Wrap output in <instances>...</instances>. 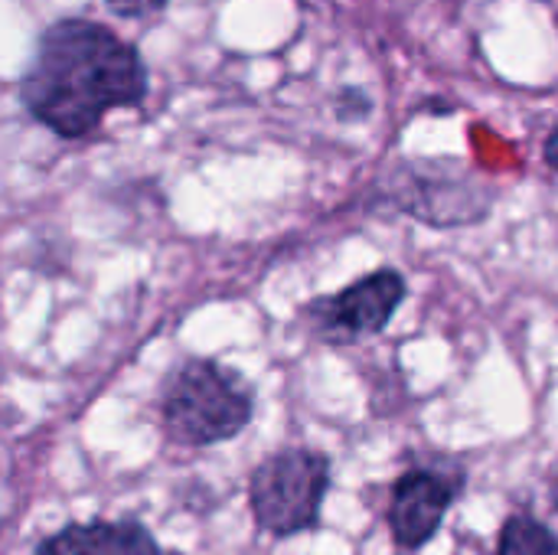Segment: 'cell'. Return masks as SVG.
Instances as JSON below:
<instances>
[{"label":"cell","instance_id":"obj_1","mask_svg":"<svg viewBox=\"0 0 558 555\" xmlns=\"http://www.w3.org/2000/svg\"><path fill=\"white\" fill-rule=\"evenodd\" d=\"M147 85V65L131 43L101 23L65 16L39 33L20 101L52 134L78 141L98 131L108 111L137 108Z\"/></svg>","mask_w":558,"mask_h":555},{"label":"cell","instance_id":"obj_2","mask_svg":"<svg viewBox=\"0 0 558 555\" xmlns=\"http://www.w3.org/2000/svg\"><path fill=\"white\" fill-rule=\"evenodd\" d=\"M157 409L173 445L213 448L252 425L255 389L219 360L186 357L163 376Z\"/></svg>","mask_w":558,"mask_h":555},{"label":"cell","instance_id":"obj_3","mask_svg":"<svg viewBox=\"0 0 558 555\" xmlns=\"http://www.w3.org/2000/svg\"><path fill=\"white\" fill-rule=\"evenodd\" d=\"M333 464L314 448H278L248 478V507L268 536L288 540L320 527Z\"/></svg>","mask_w":558,"mask_h":555},{"label":"cell","instance_id":"obj_4","mask_svg":"<svg viewBox=\"0 0 558 555\" xmlns=\"http://www.w3.org/2000/svg\"><path fill=\"white\" fill-rule=\"evenodd\" d=\"M383 196L392 209L432 229L481 222L494 206V186L458 160H405L389 170Z\"/></svg>","mask_w":558,"mask_h":555},{"label":"cell","instance_id":"obj_5","mask_svg":"<svg viewBox=\"0 0 558 555\" xmlns=\"http://www.w3.org/2000/svg\"><path fill=\"white\" fill-rule=\"evenodd\" d=\"M409 298V281L399 268L383 265L333 294H320L301 307L311 334L330 347H350L383 334Z\"/></svg>","mask_w":558,"mask_h":555},{"label":"cell","instance_id":"obj_6","mask_svg":"<svg viewBox=\"0 0 558 555\" xmlns=\"http://www.w3.org/2000/svg\"><path fill=\"white\" fill-rule=\"evenodd\" d=\"M468 487V474L461 468L438 464H415L402 471L389 491L386 523L399 553L425 550L445 527L448 514L461 500Z\"/></svg>","mask_w":558,"mask_h":555},{"label":"cell","instance_id":"obj_7","mask_svg":"<svg viewBox=\"0 0 558 555\" xmlns=\"http://www.w3.org/2000/svg\"><path fill=\"white\" fill-rule=\"evenodd\" d=\"M163 553L157 536L131 517L105 520L92 517L82 523H65L59 533L46 536L33 555H157Z\"/></svg>","mask_w":558,"mask_h":555},{"label":"cell","instance_id":"obj_8","mask_svg":"<svg viewBox=\"0 0 558 555\" xmlns=\"http://www.w3.org/2000/svg\"><path fill=\"white\" fill-rule=\"evenodd\" d=\"M497 555H558V533L536 514H510L497 533Z\"/></svg>","mask_w":558,"mask_h":555},{"label":"cell","instance_id":"obj_9","mask_svg":"<svg viewBox=\"0 0 558 555\" xmlns=\"http://www.w3.org/2000/svg\"><path fill=\"white\" fill-rule=\"evenodd\" d=\"M373 111V101L363 88H343L340 98H337V114L343 121H363L366 114Z\"/></svg>","mask_w":558,"mask_h":555},{"label":"cell","instance_id":"obj_10","mask_svg":"<svg viewBox=\"0 0 558 555\" xmlns=\"http://www.w3.org/2000/svg\"><path fill=\"white\" fill-rule=\"evenodd\" d=\"M170 0H105V7L114 13V16H124V20H144V16H154L167 7Z\"/></svg>","mask_w":558,"mask_h":555},{"label":"cell","instance_id":"obj_11","mask_svg":"<svg viewBox=\"0 0 558 555\" xmlns=\"http://www.w3.org/2000/svg\"><path fill=\"white\" fill-rule=\"evenodd\" d=\"M543 157H546V164L558 170V128L546 137V147H543Z\"/></svg>","mask_w":558,"mask_h":555},{"label":"cell","instance_id":"obj_12","mask_svg":"<svg viewBox=\"0 0 558 555\" xmlns=\"http://www.w3.org/2000/svg\"><path fill=\"white\" fill-rule=\"evenodd\" d=\"M549 500H553V507L558 510V474L553 478V484H549Z\"/></svg>","mask_w":558,"mask_h":555},{"label":"cell","instance_id":"obj_13","mask_svg":"<svg viewBox=\"0 0 558 555\" xmlns=\"http://www.w3.org/2000/svg\"><path fill=\"white\" fill-rule=\"evenodd\" d=\"M157 555H183V553H167V550H163V553H157Z\"/></svg>","mask_w":558,"mask_h":555}]
</instances>
